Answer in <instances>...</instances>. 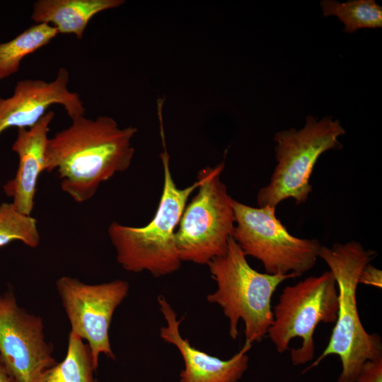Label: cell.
Returning <instances> with one entry per match:
<instances>
[{"instance_id": "obj_1", "label": "cell", "mask_w": 382, "mask_h": 382, "mask_svg": "<svg viewBox=\"0 0 382 382\" xmlns=\"http://www.w3.org/2000/svg\"><path fill=\"white\" fill-rule=\"evenodd\" d=\"M67 128L49 138L45 150V170H56L62 190L77 203L91 199L99 185L116 173L127 170L134 149V127L120 128L105 115L95 120L81 115Z\"/></svg>"}, {"instance_id": "obj_2", "label": "cell", "mask_w": 382, "mask_h": 382, "mask_svg": "<svg viewBox=\"0 0 382 382\" xmlns=\"http://www.w3.org/2000/svg\"><path fill=\"white\" fill-rule=\"evenodd\" d=\"M376 255L374 250H365L354 241L335 243L331 248L320 246L319 257L326 262L337 284V315L327 347L303 374L318 365L326 357L335 354L342 367L338 382H355L366 361L382 358L381 338L376 333L366 331L357 302L361 272Z\"/></svg>"}, {"instance_id": "obj_3", "label": "cell", "mask_w": 382, "mask_h": 382, "mask_svg": "<svg viewBox=\"0 0 382 382\" xmlns=\"http://www.w3.org/2000/svg\"><path fill=\"white\" fill-rule=\"evenodd\" d=\"M161 158L163 185L154 217L143 226H130L115 221L108 228L117 262L128 272L147 271L155 277L172 274L181 266L175 234L189 197L199 184L196 180L185 188L178 187L166 149Z\"/></svg>"}, {"instance_id": "obj_4", "label": "cell", "mask_w": 382, "mask_h": 382, "mask_svg": "<svg viewBox=\"0 0 382 382\" xmlns=\"http://www.w3.org/2000/svg\"><path fill=\"white\" fill-rule=\"evenodd\" d=\"M216 290L207 300L219 305L229 320V335L236 340L238 323L245 324V341H262L273 321L271 301L273 294L284 280L296 278L297 273L270 274L250 267L246 256L231 236L226 251L207 265Z\"/></svg>"}, {"instance_id": "obj_5", "label": "cell", "mask_w": 382, "mask_h": 382, "mask_svg": "<svg viewBox=\"0 0 382 382\" xmlns=\"http://www.w3.org/2000/svg\"><path fill=\"white\" fill-rule=\"evenodd\" d=\"M345 130L338 120H320L308 115L300 129L290 128L276 133L274 141L277 164L267 185L257 195L259 207H275L292 198L297 204L307 201L312 192L310 178L318 158L330 149H340L338 138Z\"/></svg>"}, {"instance_id": "obj_6", "label": "cell", "mask_w": 382, "mask_h": 382, "mask_svg": "<svg viewBox=\"0 0 382 382\" xmlns=\"http://www.w3.org/2000/svg\"><path fill=\"white\" fill-rule=\"evenodd\" d=\"M224 169L221 162L197 174V192L186 205L175 234L181 262L207 265L227 250L235 214L233 199L221 180Z\"/></svg>"}, {"instance_id": "obj_7", "label": "cell", "mask_w": 382, "mask_h": 382, "mask_svg": "<svg viewBox=\"0 0 382 382\" xmlns=\"http://www.w3.org/2000/svg\"><path fill=\"white\" fill-rule=\"evenodd\" d=\"M337 309V287L332 272L310 276L284 288L267 334L279 353L289 349L292 339L300 337L301 345L291 349V359L294 365L304 364L314 357L313 334L318 325L335 323Z\"/></svg>"}, {"instance_id": "obj_8", "label": "cell", "mask_w": 382, "mask_h": 382, "mask_svg": "<svg viewBox=\"0 0 382 382\" xmlns=\"http://www.w3.org/2000/svg\"><path fill=\"white\" fill-rule=\"evenodd\" d=\"M233 238L245 255L260 260L270 274L302 275L315 265L320 244L316 238L291 235L275 215V207H253L233 199Z\"/></svg>"}, {"instance_id": "obj_9", "label": "cell", "mask_w": 382, "mask_h": 382, "mask_svg": "<svg viewBox=\"0 0 382 382\" xmlns=\"http://www.w3.org/2000/svg\"><path fill=\"white\" fill-rule=\"evenodd\" d=\"M56 288L71 325L70 332L86 341L95 369L100 354L115 359L109 329L114 312L129 294V283L115 279L89 284L63 276L57 280Z\"/></svg>"}, {"instance_id": "obj_10", "label": "cell", "mask_w": 382, "mask_h": 382, "mask_svg": "<svg viewBox=\"0 0 382 382\" xmlns=\"http://www.w3.org/2000/svg\"><path fill=\"white\" fill-rule=\"evenodd\" d=\"M42 319L20 307L12 292L0 294V359L16 382H33L57 364Z\"/></svg>"}, {"instance_id": "obj_11", "label": "cell", "mask_w": 382, "mask_h": 382, "mask_svg": "<svg viewBox=\"0 0 382 382\" xmlns=\"http://www.w3.org/2000/svg\"><path fill=\"white\" fill-rule=\"evenodd\" d=\"M69 81V71L64 67L58 70L56 78L51 81H18L11 97L0 98V136L11 127H32L55 104L62 105L71 120L85 115L80 96L68 89Z\"/></svg>"}, {"instance_id": "obj_12", "label": "cell", "mask_w": 382, "mask_h": 382, "mask_svg": "<svg viewBox=\"0 0 382 382\" xmlns=\"http://www.w3.org/2000/svg\"><path fill=\"white\" fill-rule=\"evenodd\" d=\"M159 308L166 321L160 328L161 339L174 345L181 354L184 369L180 382H238L248 367L247 352L252 345L245 342L242 349L231 359L222 360L194 347L180 332V320L172 306L163 295L158 296Z\"/></svg>"}, {"instance_id": "obj_13", "label": "cell", "mask_w": 382, "mask_h": 382, "mask_svg": "<svg viewBox=\"0 0 382 382\" xmlns=\"http://www.w3.org/2000/svg\"><path fill=\"white\" fill-rule=\"evenodd\" d=\"M55 115L50 110L32 127L18 129L12 150L18 157L14 177L4 185L7 197L21 213L30 216L40 175L45 170V150L50 125Z\"/></svg>"}, {"instance_id": "obj_14", "label": "cell", "mask_w": 382, "mask_h": 382, "mask_svg": "<svg viewBox=\"0 0 382 382\" xmlns=\"http://www.w3.org/2000/svg\"><path fill=\"white\" fill-rule=\"evenodd\" d=\"M124 3L122 0H37L30 18L35 23L52 25L59 34H72L80 40L93 16Z\"/></svg>"}, {"instance_id": "obj_15", "label": "cell", "mask_w": 382, "mask_h": 382, "mask_svg": "<svg viewBox=\"0 0 382 382\" xmlns=\"http://www.w3.org/2000/svg\"><path fill=\"white\" fill-rule=\"evenodd\" d=\"M87 344L70 332L64 359L42 371L33 382H100Z\"/></svg>"}, {"instance_id": "obj_16", "label": "cell", "mask_w": 382, "mask_h": 382, "mask_svg": "<svg viewBox=\"0 0 382 382\" xmlns=\"http://www.w3.org/2000/svg\"><path fill=\"white\" fill-rule=\"evenodd\" d=\"M58 34L52 25L35 23L13 40L0 43V79L16 73L24 57L49 44Z\"/></svg>"}, {"instance_id": "obj_17", "label": "cell", "mask_w": 382, "mask_h": 382, "mask_svg": "<svg viewBox=\"0 0 382 382\" xmlns=\"http://www.w3.org/2000/svg\"><path fill=\"white\" fill-rule=\"evenodd\" d=\"M320 6L324 16H335L343 23L345 33L382 27V7L374 0H323Z\"/></svg>"}, {"instance_id": "obj_18", "label": "cell", "mask_w": 382, "mask_h": 382, "mask_svg": "<svg viewBox=\"0 0 382 382\" xmlns=\"http://www.w3.org/2000/svg\"><path fill=\"white\" fill-rule=\"evenodd\" d=\"M15 241L37 248L40 242L37 221L19 212L11 202H4L0 204V248Z\"/></svg>"}, {"instance_id": "obj_19", "label": "cell", "mask_w": 382, "mask_h": 382, "mask_svg": "<svg viewBox=\"0 0 382 382\" xmlns=\"http://www.w3.org/2000/svg\"><path fill=\"white\" fill-rule=\"evenodd\" d=\"M355 382H382V358L366 361Z\"/></svg>"}, {"instance_id": "obj_20", "label": "cell", "mask_w": 382, "mask_h": 382, "mask_svg": "<svg viewBox=\"0 0 382 382\" xmlns=\"http://www.w3.org/2000/svg\"><path fill=\"white\" fill-rule=\"evenodd\" d=\"M359 284L374 286L376 288L382 287V272L371 264H367L361 270L359 278Z\"/></svg>"}, {"instance_id": "obj_21", "label": "cell", "mask_w": 382, "mask_h": 382, "mask_svg": "<svg viewBox=\"0 0 382 382\" xmlns=\"http://www.w3.org/2000/svg\"><path fill=\"white\" fill-rule=\"evenodd\" d=\"M0 382H16L8 374L0 359Z\"/></svg>"}]
</instances>
